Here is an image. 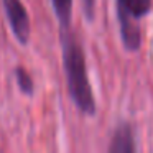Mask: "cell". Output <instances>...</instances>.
I'll use <instances>...</instances> for the list:
<instances>
[{
    "mask_svg": "<svg viewBox=\"0 0 153 153\" xmlns=\"http://www.w3.org/2000/svg\"><path fill=\"white\" fill-rule=\"evenodd\" d=\"M152 2L153 0H117V15H127L140 20L150 12Z\"/></svg>",
    "mask_w": 153,
    "mask_h": 153,
    "instance_id": "5b68a950",
    "label": "cell"
},
{
    "mask_svg": "<svg viewBox=\"0 0 153 153\" xmlns=\"http://www.w3.org/2000/svg\"><path fill=\"white\" fill-rule=\"evenodd\" d=\"M61 48H63V66L68 79L69 96L77 105V109L86 115L96 114L92 87L86 69V56L81 46L79 38L69 28L61 30Z\"/></svg>",
    "mask_w": 153,
    "mask_h": 153,
    "instance_id": "6da1fadb",
    "label": "cell"
},
{
    "mask_svg": "<svg viewBox=\"0 0 153 153\" xmlns=\"http://www.w3.org/2000/svg\"><path fill=\"white\" fill-rule=\"evenodd\" d=\"M2 4H4L5 15H7V20L12 27L15 38L22 45H27L30 40L31 25L25 5L22 4V0H2Z\"/></svg>",
    "mask_w": 153,
    "mask_h": 153,
    "instance_id": "7a4b0ae2",
    "label": "cell"
},
{
    "mask_svg": "<svg viewBox=\"0 0 153 153\" xmlns=\"http://www.w3.org/2000/svg\"><path fill=\"white\" fill-rule=\"evenodd\" d=\"M15 77H17L18 89L23 94H27V96H31L33 91H35V82H33L31 74L28 73L23 66H17L15 68Z\"/></svg>",
    "mask_w": 153,
    "mask_h": 153,
    "instance_id": "52a82bcc",
    "label": "cell"
},
{
    "mask_svg": "<svg viewBox=\"0 0 153 153\" xmlns=\"http://www.w3.org/2000/svg\"><path fill=\"white\" fill-rule=\"evenodd\" d=\"M82 7H84V13H86L87 20L94 18V7H96V0H82Z\"/></svg>",
    "mask_w": 153,
    "mask_h": 153,
    "instance_id": "ba28073f",
    "label": "cell"
},
{
    "mask_svg": "<svg viewBox=\"0 0 153 153\" xmlns=\"http://www.w3.org/2000/svg\"><path fill=\"white\" fill-rule=\"evenodd\" d=\"M109 153H137L135 137L128 123H120L115 128L109 145Z\"/></svg>",
    "mask_w": 153,
    "mask_h": 153,
    "instance_id": "277c9868",
    "label": "cell"
},
{
    "mask_svg": "<svg viewBox=\"0 0 153 153\" xmlns=\"http://www.w3.org/2000/svg\"><path fill=\"white\" fill-rule=\"evenodd\" d=\"M120 27V36H122L123 46L128 51H137L142 43V30H140L138 20L127 15H117Z\"/></svg>",
    "mask_w": 153,
    "mask_h": 153,
    "instance_id": "3957f363",
    "label": "cell"
},
{
    "mask_svg": "<svg viewBox=\"0 0 153 153\" xmlns=\"http://www.w3.org/2000/svg\"><path fill=\"white\" fill-rule=\"evenodd\" d=\"M54 15L63 28H69L71 25V13H73V0H51Z\"/></svg>",
    "mask_w": 153,
    "mask_h": 153,
    "instance_id": "8992f818",
    "label": "cell"
}]
</instances>
